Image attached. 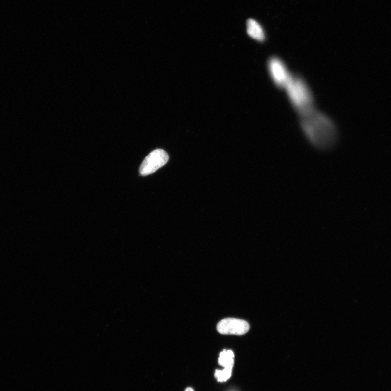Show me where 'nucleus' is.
<instances>
[{
	"instance_id": "obj_1",
	"label": "nucleus",
	"mask_w": 391,
	"mask_h": 391,
	"mask_svg": "<svg viewBox=\"0 0 391 391\" xmlns=\"http://www.w3.org/2000/svg\"><path fill=\"white\" fill-rule=\"evenodd\" d=\"M300 123L304 135L315 148H331L338 139V128L333 119L316 108L300 116Z\"/></svg>"
},
{
	"instance_id": "obj_2",
	"label": "nucleus",
	"mask_w": 391,
	"mask_h": 391,
	"mask_svg": "<svg viewBox=\"0 0 391 391\" xmlns=\"http://www.w3.org/2000/svg\"><path fill=\"white\" fill-rule=\"evenodd\" d=\"M284 89L288 99L299 116L316 108L313 92L307 81L300 75L292 74Z\"/></svg>"
},
{
	"instance_id": "obj_3",
	"label": "nucleus",
	"mask_w": 391,
	"mask_h": 391,
	"mask_svg": "<svg viewBox=\"0 0 391 391\" xmlns=\"http://www.w3.org/2000/svg\"><path fill=\"white\" fill-rule=\"evenodd\" d=\"M267 69L270 78L274 85L279 89H284L292 73L281 58L270 57L267 62Z\"/></svg>"
},
{
	"instance_id": "obj_4",
	"label": "nucleus",
	"mask_w": 391,
	"mask_h": 391,
	"mask_svg": "<svg viewBox=\"0 0 391 391\" xmlns=\"http://www.w3.org/2000/svg\"><path fill=\"white\" fill-rule=\"evenodd\" d=\"M169 159L167 152L164 150L156 149L151 152L145 157L139 168L140 175L146 176L156 172L165 165Z\"/></svg>"
},
{
	"instance_id": "obj_5",
	"label": "nucleus",
	"mask_w": 391,
	"mask_h": 391,
	"mask_svg": "<svg viewBox=\"0 0 391 391\" xmlns=\"http://www.w3.org/2000/svg\"><path fill=\"white\" fill-rule=\"evenodd\" d=\"M249 329L246 320L232 318L222 319L217 326L218 332L225 335H242L248 333Z\"/></svg>"
},
{
	"instance_id": "obj_6",
	"label": "nucleus",
	"mask_w": 391,
	"mask_h": 391,
	"mask_svg": "<svg viewBox=\"0 0 391 391\" xmlns=\"http://www.w3.org/2000/svg\"><path fill=\"white\" fill-rule=\"evenodd\" d=\"M247 34L253 39L259 42H264L266 39L265 32L262 26L257 21L250 19L247 23Z\"/></svg>"
},
{
	"instance_id": "obj_7",
	"label": "nucleus",
	"mask_w": 391,
	"mask_h": 391,
	"mask_svg": "<svg viewBox=\"0 0 391 391\" xmlns=\"http://www.w3.org/2000/svg\"><path fill=\"white\" fill-rule=\"evenodd\" d=\"M235 362V355L232 350H223L219 357V365L223 368H232Z\"/></svg>"
},
{
	"instance_id": "obj_8",
	"label": "nucleus",
	"mask_w": 391,
	"mask_h": 391,
	"mask_svg": "<svg viewBox=\"0 0 391 391\" xmlns=\"http://www.w3.org/2000/svg\"><path fill=\"white\" fill-rule=\"evenodd\" d=\"M232 368H223L221 370H216L215 372V377L217 382L224 383L229 379L232 374Z\"/></svg>"
},
{
	"instance_id": "obj_9",
	"label": "nucleus",
	"mask_w": 391,
	"mask_h": 391,
	"mask_svg": "<svg viewBox=\"0 0 391 391\" xmlns=\"http://www.w3.org/2000/svg\"><path fill=\"white\" fill-rule=\"evenodd\" d=\"M184 391H194V390L192 388H187Z\"/></svg>"
}]
</instances>
